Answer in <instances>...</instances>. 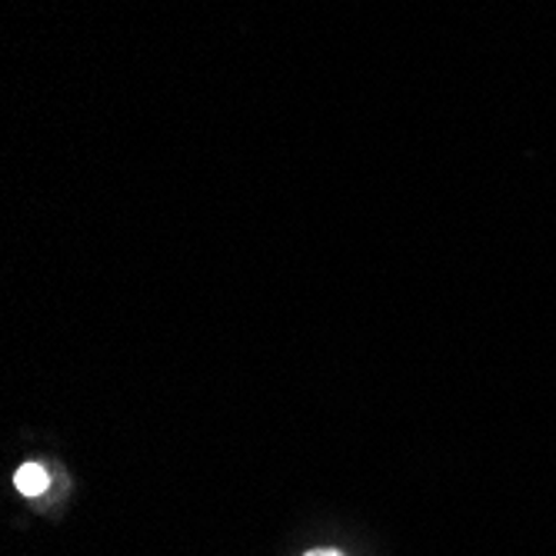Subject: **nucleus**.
<instances>
[{
    "instance_id": "nucleus-2",
    "label": "nucleus",
    "mask_w": 556,
    "mask_h": 556,
    "mask_svg": "<svg viewBox=\"0 0 556 556\" xmlns=\"http://www.w3.org/2000/svg\"><path fill=\"white\" fill-rule=\"evenodd\" d=\"M303 556H343L340 549H311V553H303Z\"/></svg>"
},
{
    "instance_id": "nucleus-1",
    "label": "nucleus",
    "mask_w": 556,
    "mask_h": 556,
    "mask_svg": "<svg viewBox=\"0 0 556 556\" xmlns=\"http://www.w3.org/2000/svg\"><path fill=\"white\" fill-rule=\"evenodd\" d=\"M14 483H17V490H21L24 496H40V493H47L50 477H47V470H43L40 464H24V467L14 473Z\"/></svg>"
}]
</instances>
